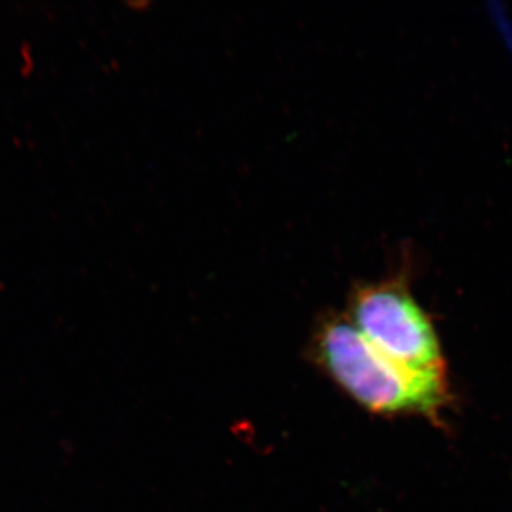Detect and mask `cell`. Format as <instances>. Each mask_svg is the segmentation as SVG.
Returning <instances> with one entry per match:
<instances>
[{
  "label": "cell",
  "mask_w": 512,
  "mask_h": 512,
  "mask_svg": "<svg viewBox=\"0 0 512 512\" xmlns=\"http://www.w3.org/2000/svg\"><path fill=\"white\" fill-rule=\"evenodd\" d=\"M406 274L355 285L348 319L376 349L416 372L446 375L439 338L410 292Z\"/></svg>",
  "instance_id": "7a4b0ae2"
},
{
  "label": "cell",
  "mask_w": 512,
  "mask_h": 512,
  "mask_svg": "<svg viewBox=\"0 0 512 512\" xmlns=\"http://www.w3.org/2000/svg\"><path fill=\"white\" fill-rule=\"evenodd\" d=\"M316 365L360 406L377 414L436 419L446 406V375L416 372L376 349L346 315L328 313L311 342Z\"/></svg>",
  "instance_id": "6da1fadb"
}]
</instances>
